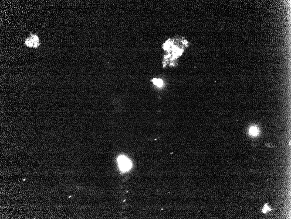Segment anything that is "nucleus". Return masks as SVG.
<instances>
[{
	"mask_svg": "<svg viewBox=\"0 0 291 219\" xmlns=\"http://www.w3.org/2000/svg\"><path fill=\"white\" fill-rule=\"evenodd\" d=\"M151 81L153 82L154 85L157 86L158 87H162L163 85V82L162 80L158 78H153L151 80Z\"/></svg>",
	"mask_w": 291,
	"mask_h": 219,
	"instance_id": "nucleus-3",
	"label": "nucleus"
},
{
	"mask_svg": "<svg viewBox=\"0 0 291 219\" xmlns=\"http://www.w3.org/2000/svg\"><path fill=\"white\" fill-rule=\"evenodd\" d=\"M250 133L251 135L253 136H256L258 134V130L255 127H252L250 130Z\"/></svg>",
	"mask_w": 291,
	"mask_h": 219,
	"instance_id": "nucleus-4",
	"label": "nucleus"
},
{
	"mask_svg": "<svg viewBox=\"0 0 291 219\" xmlns=\"http://www.w3.org/2000/svg\"><path fill=\"white\" fill-rule=\"evenodd\" d=\"M38 36L35 34H32L25 40V44L28 47L37 48L40 45Z\"/></svg>",
	"mask_w": 291,
	"mask_h": 219,
	"instance_id": "nucleus-1",
	"label": "nucleus"
},
{
	"mask_svg": "<svg viewBox=\"0 0 291 219\" xmlns=\"http://www.w3.org/2000/svg\"><path fill=\"white\" fill-rule=\"evenodd\" d=\"M269 210H271V209H269V208H268V206L265 205L264 207V208H263V209H262V211H263V213H266V212L268 211Z\"/></svg>",
	"mask_w": 291,
	"mask_h": 219,
	"instance_id": "nucleus-5",
	"label": "nucleus"
},
{
	"mask_svg": "<svg viewBox=\"0 0 291 219\" xmlns=\"http://www.w3.org/2000/svg\"><path fill=\"white\" fill-rule=\"evenodd\" d=\"M119 162L122 168L124 169V170H127L130 167V164L128 159L125 158V157H120L119 158Z\"/></svg>",
	"mask_w": 291,
	"mask_h": 219,
	"instance_id": "nucleus-2",
	"label": "nucleus"
}]
</instances>
